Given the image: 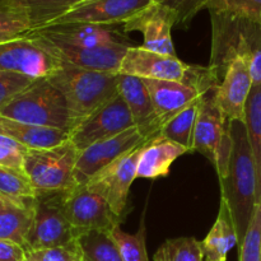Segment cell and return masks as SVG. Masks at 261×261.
Listing matches in <instances>:
<instances>
[{"instance_id":"cell-1","label":"cell","mask_w":261,"mask_h":261,"mask_svg":"<svg viewBox=\"0 0 261 261\" xmlns=\"http://www.w3.org/2000/svg\"><path fill=\"white\" fill-rule=\"evenodd\" d=\"M232 153L227 175L221 178L222 198L227 201L239 236L244 241L256 208V168L244 121H231Z\"/></svg>"},{"instance_id":"cell-2","label":"cell","mask_w":261,"mask_h":261,"mask_svg":"<svg viewBox=\"0 0 261 261\" xmlns=\"http://www.w3.org/2000/svg\"><path fill=\"white\" fill-rule=\"evenodd\" d=\"M211 13L212 53L209 69L218 84L234 58L250 64L254 86L261 84V24L226 13Z\"/></svg>"},{"instance_id":"cell-3","label":"cell","mask_w":261,"mask_h":261,"mask_svg":"<svg viewBox=\"0 0 261 261\" xmlns=\"http://www.w3.org/2000/svg\"><path fill=\"white\" fill-rule=\"evenodd\" d=\"M48 79L65 98L70 133L119 96V74L86 70L61 63V68Z\"/></svg>"},{"instance_id":"cell-4","label":"cell","mask_w":261,"mask_h":261,"mask_svg":"<svg viewBox=\"0 0 261 261\" xmlns=\"http://www.w3.org/2000/svg\"><path fill=\"white\" fill-rule=\"evenodd\" d=\"M0 116L70 133L65 98L48 78L36 79L27 89L0 109Z\"/></svg>"},{"instance_id":"cell-5","label":"cell","mask_w":261,"mask_h":261,"mask_svg":"<svg viewBox=\"0 0 261 261\" xmlns=\"http://www.w3.org/2000/svg\"><path fill=\"white\" fill-rule=\"evenodd\" d=\"M79 150L68 140L48 149H30L24 157V172L36 195L60 194L75 188L74 171Z\"/></svg>"},{"instance_id":"cell-6","label":"cell","mask_w":261,"mask_h":261,"mask_svg":"<svg viewBox=\"0 0 261 261\" xmlns=\"http://www.w3.org/2000/svg\"><path fill=\"white\" fill-rule=\"evenodd\" d=\"M216 88L201 96L194 132L193 150L205 155L216 167L219 180L227 175L232 153L231 121L217 103Z\"/></svg>"},{"instance_id":"cell-7","label":"cell","mask_w":261,"mask_h":261,"mask_svg":"<svg viewBox=\"0 0 261 261\" xmlns=\"http://www.w3.org/2000/svg\"><path fill=\"white\" fill-rule=\"evenodd\" d=\"M63 194L36 195L33 221L24 250L69 246L76 241L73 228L63 211Z\"/></svg>"},{"instance_id":"cell-8","label":"cell","mask_w":261,"mask_h":261,"mask_svg":"<svg viewBox=\"0 0 261 261\" xmlns=\"http://www.w3.org/2000/svg\"><path fill=\"white\" fill-rule=\"evenodd\" d=\"M63 211L76 239L92 231L110 232L121 221L112 213L106 199L86 185L63 194Z\"/></svg>"},{"instance_id":"cell-9","label":"cell","mask_w":261,"mask_h":261,"mask_svg":"<svg viewBox=\"0 0 261 261\" xmlns=\"http://www.w3.org/2000/svg\"><path fill=\"white\" fill-rule=\"evenodd\" d=\"M25 35L35 40L43 50L60 63L69 64L86 70L99 73L119 74L120 66L130 46L122 43L97 46V47H81L59 41L48 40L37 33L28 31Z\"/></svg>"},{"instance_id":"cell-10","label":"cell","mask_w":261,"mask_h":261,"mask_svg":"<svg viewBox=\"0 0 261 261\" xmlns=\"http://www.w3.org/2000/svg\"><path fill=\"white\" fill-rule=\"evenodd\" d=\"M142 147L143 144L120 157L86 184L87 188L101 194L106 199L112 213L119 219L124 216L130 188L137 178L138 161Z\"/></svg>"},{"instance_id":"cell-11","label":"cell","mask_w":261,"mask_h":261,"mask_svg":"<svg viewBox=\"0 0 261 261\" xmlns=\"http://www.w3.org/2000/svg\"><path fill=\"white\" fill-rule=\"evenodd\" d=\"M134 126L132 114L119 93V96L102 106L98 111L75 127L69 134V140L79 152H82L94 143L121 134L125 130Z\"/></svg>"},{"instance_id":"cell-12","label":"cell","mask_w":261,"mask_h":261,"mask_svg":"<svg viewBox=\"0 0 261 261\" xmlns=\"http://www.w3.org/2000/svg\"><path fill=\"white\" fill-rule=\"evenodd\" d=\"M61 68V63L46 53L25 33L0 43V71L23 74L31 78H48Z\"/></svg>"},{"instance_id":"cell-13","label":"cell","mask_w":261,"mask_h":261,"mask_svg":"<svg viewBox=\"0 0 261 261\" xmlns=\"http://www.w3.org/2000/svg\"><path fill=\"white\" fill-rule=\"evenodd\" d=\"M144 143V138L138 127L134 126L125 130L121 134L94 143L91 147L82 150L74 171L75 188L86 185L99 171Z\"/></svg>"},{"instance_id":"cell-14","label":"cell","mask_w":261,"mask_h":261,"mask_svg":"<svg viewBox=\"0 0 261 261\" xmlns=\"http://www.w3.org/2000/svg\"><path fill=\"white\" fill-rule=\"evenodd\" d=\"M176 14L162 4L153 2L149 7L138 13L134 18L125 23L124 32H142V47L162 55L176 56L172 41V27L176 25Z\"/></svg>"},{"instance_id":"cell-15","label":"cell","mask_w":261,"mask_h":261,"mask_svg":"<svg viewBox=\"0 0 261 261\" xmlns=\"http://www.w3.org/2000/svg\"><path fill=\"white\" fill-rule=\"evenodd\" d=\"M191 65L177 56L162 55L145 50L142 46H130L120 66V73L140 79L175 81L185 83Z\"/></svg>"},{"instance_id":"cell-16","label":"cell","mask_w":261,"mask_h":261,"mask_svg":"<svg viewBox=\"0 0 261 261\" xmlns=\"http://www.w3.org/2000/svg\"><path fill=\"white\" fill-rule=\"evenodd\" d=\"M152 3L153 0H92L81 7L74 8L47 25L66 24V23L124 25L138 13L149 7Z\"/></svg>"},{"instance_id":"cell-17","label":"cell","mask_w":261,"mask_h":261,"mask_svg":"<svg viewBox=\"0 0 261 261\" xmlns=\"http://www.w3.org/2000/svg\"><path fill=\"white\" fill-rule=\"evenodd\" d=\"M254 87L250 64L246 59L234 58L227 66L216 89L217 103L229 121H244L245 110Z\"/></svg>"},{"instance_id":"cell-18","label":"cell","mask_w":261,"mask_h":261,"mask_svg":"<svg viewBox=\"0 0 261 261\" xmlns=\"http://www.w3.org/2000/svg\"><path fill=\"white\" fill-rule=\"evenodd\" d=\"M32 32L59 42L69 43L81 47H97V46L122 45L133 46L132 40L124 31L117 30L116 25H99L89 23H66L31 30Z\"/></svg>"},{"instance_id":"cell-19","label":"cell","mask_w":261,"mask_h":261,"mask_svg":"<svg viewBox=\"0 0 261 261\" xmlns=\"http://www.w3.org/2000/svg\"><path fill=\"white\" fill-rule=\"evenodd\" d=\"M119 93L124 98L133 121L145 142L160 135L162 124L142 79L119 74Z\"/></svg>"},{"instance_id":"cell-20","label":"cell","mask_w":261,"mask_h":261,"mask_svg":"<svg viewBox=\"0 0 261 261\" xmlns=\"http://www.w3.org/2000/svg\"><path fill=\"white\" fill-rule=\"evenodd\" d=\"M142 81L149 92L162 127L178 112L182 111L185 107L204 94L193 87L186 86L182 82L154 81V79H142Z\"/></svg>"},{"instance_id":"cell-21","label":"cell","mask_w":261,"mask_h":261,"mask_svg":"<svg viewBox=\"0 0 261 261\" xmlns=\"http://www.w3.org/2000/svg\"><path fill=\"white\" fill-rule=\"evenodd\" d=\"M185 153H189L186 148L161 134L157 135L143 144L138 161L137 178L165 177L170 173L172 163Z\"/></svg>"},{"instance_id":"cell-22","label":"cell","mask_w":261,"mask_h":261,"mask_svg":"<svg viewBox=\"0 0 261 261\" xmlns=\"http://www.w3.org/2000/svg\"><path fill=\"white\" fill-rule=\"evenodd\" d=\"M0 134L12 138L28 149H48L69 140V133L54 127L20 122L0 116Z\"/></svg>"},{"instance_id":"cell-23","label":"cell","mask_w":261,"mask_h":261,"mask_svg":"<svg viewBox=\"0 0 261 261\" xmlns=\"http://www.w3.org/2000/svg\"><path fill=\"white\" fill-rule=\"evenodd\" d=\"M36 198L10 199L0 204V240L24 247L33 221Z\"/></svg>"},{"instance_id":"cell-24","label":"cell","mask_w":261,"mask_h":261,"mask_svg":"<svg viewBox=\"0 0 261 261\" xmlns=\"http://www.w3.org/2000/svg\"><path fill=\"white\" fill-rule=\"evenodd\" d=\"M236 245H239V236L233 217L227 201L222 198L216 223L201 241L204 261H226L228 252Z\"/></svg>"},{"instance_id":"cell-25","label":"cell","mask_w":261,"mask_h":261,"mask_svg":"<svg viewBox=\"0 0 261 261\" xmlns=\"http://www.w3.org/2000/svg\"><path fill=\"white\" fill-rule=\"evenodd\" d=\"M245 126L256 168V204L261 205V84L254 86L245 110Z\"/></svg>"},{"instance_id":"cell-26","label":"cell","mask_w":261,"mask_h":261,"mask_svg":"<svg viewBox=\"0 0 261 261\" xmlns=\"http://www.w3.org/2000/svg\"><path fill=\"white\" fill-rule=\"evenodd\" d=\"M200 101L201 97L178 112L170 121L166 122L161 130V135L186 148L189 152H193L194 132H195Z\"/></svg>"},{"instance_id":"cell-27","label":"cell","mask_w":261,"mask_h":261,"mask_svg":"<svg viewBox=\"0 0 261 261\" xmlns=\"http://www.w3.org/2000/svg\"><path fill=\"white\" fill-rule=\"evenodd\" d=\"M30 13L32 30L46 27L71 9L92 0H22Z\"/></svg>"},{"instance_id":"cell-28","label":"cell","mask_w":261,"mask_h":261,"mask_svg":"<svg viewBox=\"0 0 261 261\" xmlns=\"http://www.w3.org/2000/svg\"><path fill=\"white\" fill-rule=\"evenodd\" d=\"M83 261H124L109 232L92 231L76 239Z\"/></svg>"},{"instance_id":"cell-29","label":"cell","mask_w":261,"mask_h":261,"mask_svg":"<svg viewBox=\"0 0 261 261\" xmlns=\"http://www.w3.org/2000/svg\"><path fill=\"white\" fill-rule=\"evenodd\" d=\"M154 261H204L201 242L195 237H177L163 242L155 251Z\"/></svg>"},{"instance_id":"cell-30","label":"cell","mask_w":261,"mask_h":261,"mask_svg":"<svg viewBox=\"0 0 261 261\" xmlns=\"http://www.w3.org/2000/svg\"><path fill=\"white\" fill-rule=\"evenodd\" d=\"M31 30L30 13L22 0H0V33L23 35Z\"/></svg>"},{"instance_id":"cell-31","label":"cell","mask_w":261,"mask_h":261,"mask_svg":"<svg viewBox=\"0 0 261 261\" xmlns=\"http://www.w3.org/2000/svg\"><path fill=\"white\" fill-rule=\"evenodd\" d=\"M111 239L116 244L124 261H149L145 246V226L142 223L139 231L135 234L126 233L121 227L115 226L109 232Z\"/></svg>"},{"instance_id":"cell-32","label":"cell","mask_w":261,"mask_h":261,"mask_svg":"<svg viewBox=\"0 0 261 261\" xmlns=\"http://www.w3.org/2000/svg\"><path fill=\"white\" fill-rule=\"evenodd\" d=\"M209 12L226 13L261 24V0H211Z\"/></svg>"},{"instance_id":"cell-33","label":"cell","mask_w":261,"mask_h":261,"mask_svg":"<svg viewBox=\"0 0 261 261\" xmlns=\"http://www.w3.org/2000/svg\"><path fill=\"white\" fill-rule=\"evenodd\" d=\"M0 193L15 199L36 198V191L23 171L0 166Z\"/></svg>"},{"instance_id":"cell-34","label":"cell","mask_w":261,"mask_h":261,"mask_svg":"<svg viewBox=\"0 0 261 261\" xmlns=\"http://www.w3.org/2000/svg\"><path fill=\"white\" fill-rule=\"evenodd\" d=\"M240 261H261V205H256L244 241L240 245Z\"/></svg>"},{"instance_id":"cell-35","label":"cell","mask_w":261,"mask_h":261,"mask_svg":"<svg viewBox=\"0 0 261 261\" xmlns=\"http://www.w3.org/2000/svg\"><path fill=\"white\" fill-rule=\"evenodd\" d=\"M170 8L176 14L177 27L188 28L200 10L206 9L211 0H153Z\"/></svg>"},{"instance_id":"cell-36","label":"cell","mask_w":261,"mask_h":261,"mask_svg":"<svg viewBox=\"0 0 261 261\" xmlns=\"http://www.w3.org/2000/svg\"><path fill=\"white\" fill-rule=\"evenodd\" d=\"M25 261H83L78 242L69 246L48 247V249L25 251Z\"/></svg>"},{"instance_id":"cell-37","label":"cell","mask_w":261,"mask_h":261,"mask_svg":"<svg viewBox=\"0 0 261 261\" xmlns=\"http://www.w3.org/2000/svg\"><path fill=\"white\" fill-rule=\"evenodd\" d=\"M28 148L7 135L0 134V166L24 172V157Z\"/></svg>"},{"instance_id":"cell-38","label":"cell","mask_w":261,"mask_h":261,"mask_svg":"<svg viewBox=\"0 0 261 261\" xmlns=\"http://www.w3.org/2000/svg\"><path fill=\"white\" fill-rule=\"evenodd\" d=\"M35 81V78L23 74L0 71V109L27 89Z\"/></svg>"},{"instance_id":"cell-39","label":"cell","mask_w":261,"mask_h":261,"mask_svg":"<svg viewBox=\"0 0 261 261\" xmlns=\"http://www.w3.org/2000/svg\"><path fill=\"white\" fill-rule=\"evenodd\" d=\"M0 261H25V250L12 241L0 240Z\"/></svg>"},{"instance_id":"cell-40","label":"cell","mask_w":261,"mask_h":261,"mask_svg":"<svg viewBox=\"0 0 261 261\" xmlns=\"http://www.w3.org/2000/svg\"><path fill=\"white\" fill-rule=\"evenodd\" d=\"M20 35H12V33H0V43L7 42V41L14 40V38L19 37Z\"/></svg>"},{"instance_id":"cell-41","label":"cell","mask_w":261,"mask_h":261,"mask_svg":"<svg viewBox=\"0 0 261 261\" xmlns=\"http://www.w3.org/2000/svg\"><path fill=\"white\" fill-rule=\"evenodd\" d=\"M10 199H15V198H9V196H5V195H3L2 193H0V204L7 203V201L10 200Z\"/></svg>"}]
</instances>
